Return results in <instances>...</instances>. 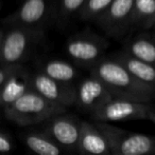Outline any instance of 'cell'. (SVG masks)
I'll list each match as a JSON object with an SVG mask.
<instances>
[{
    "instance_id": "obj_1",
    "label": "cell",
    "mask_w": 155,
    "mask_h": 155,
    "mask_svg": "<svg viewBox=\"0 0 155 155\" xmlns=\"http://www.w3.org/2000/svg\"><path fill=\"white\" fill-rule=\"evenodd\" d=\"M91 75L101 80L114 97L143 104H150L155 98L154 89L138 81L115 58L100 59L93 67Z\"/></svg>"
},
{
    "instance_id": "obj_2",
    "label": "cell",
    "mask_w": 155,
    "mask_h": 155,
    "mask_svg": "<svg viewBox=\"0 0 155 155\" xmlns=\"http://www.w3.org/2000/svg\"><path fill=\"white\" fill-rule=\"evenodd\" d=\"M68 109L48 101L35 91L30 89L14 104L4 108L8 119L19 126H31L49 121L58 115L64 114Z\"/></svg>"
},
{
    "instance_id": "obj_3",
    "label": "cell",
    "mask_w": 155,
    "mask_h": 155,
    "mask_svg": "<svg viewBox=\"0 0 155 155\" xmlns=\"http://www.w3.org/2000/svg\"><path fill=\"white\" fill-rule=\"evenodd\" d=\"M95 124L104 134L112 153L117 155L155 154V136L129 132L111 124Z\"/></svg>"
},
{
    "instance_id": "obj_4",
    "label": "cell",
    "mask_w": 155,
    "mask_h": 155,
    "mask_svg": "<svg viewBox=\"0 0 155 155\" xmlns=\"http://www.w3.org/2000/svg\"><path fill=\"white\" fill-rule=\"evenodd\" d=\"M151 106L126 98L112 97L91 113L95 123H119L147 119Z\"/></svg>"
},
{
    "instance_id": "obj_5",
    "label": "cell",
    "mask_w": 155,
    "mask_h": 155,
    "mask_svg": "<svg viewBox=\"0 0 155 155\" xmlns=\"http://www.w3.org/2000/svg\"><path fill=\"white\" fill-rule=\"evenodd\" d=\"M110 45L108 41L102 36L93 33H79L66 42V52L69 57L83 65H95L101 59Z\"/></svg>"
},
{
    "instance_id": "obj_6",
    "label": "cell",
    "mask_w": 155,
    "mask_h": 155,
    "mask_svg": "<svg viewBox=\"0 0 155 155\" xmlns=\"http://www.w3.org/2000/svg\"><path fill=\"white\" fill-rule=\"evenodd\" d=\"M81 132V120L67 113L58 115L48 121L45 134L62 149L78 151Z\"/></svg>"
},
{
    "instance_id": "obj_7",
    "label": "cell",
    "mask_w": 155,
    "mask_h": 155,
    "mask_svg": "<svg viewBox=\"0 0 155 155\" xmlns=\"http://www.w3.org/2000/svg\"><path fill=\"white\" fill-rule=\"evenodd\" d=\"M31 90L35 91L48 101L68 109L76 104V87L51 79L44 73H37L31 78Z\"/></svg>"
},
{
    "instance_id": "obj_8",
    "label": "cell",
    "mask_w": 155,
    "mask_h": 155,
    "mask_svg": "<svg viewBox=\"0 0 155 155\" xmlns=\"http://www.w3.org/2000/svg\"><path fill=\"white\" fill-rule=\"evenodd\" d=\"M112 97L114 96L105 84L97 77L90 75L81 80L76 87L75 106L91 114Z\"/></svg>"
},
{
    "instance_id": "obj_9",
    "label": "cell",
    "mask_w": 155,
    "mask_h": 155,
    "mask_svg": "<svg viewBox=\"0 0 155 155\" xmlns=\"http://www.w3.org/2000/svg\"><path fill=\"white\" fill-rule=\"evenodd\" d=\"M134 0H114L96 22L111 36H119L132 25Z\"/></svg>"
},
{
    "instance_id": "obj_10",
    "label": "cell",
    "mask_w": 155,
    "mask_h": 155,
    "mask_svg": "<svg viewBox=\"0 0 155 155\" xmlns=\"http://www.w3.org/2000/svg\"><path fill=\"white\" fill-rule=\"evenodd\" d=\"M36 33L27 29H14L10 31L2 40L0 57L8 67H14L27 54L32 41L35 40Z\"/></svg>"
},
{
    "instance_id": "obj_11",
    "label": "cell",
    "mask_w": 155,
    "mask_h": 155,
    "mask_svg": "<svg viewBox=\"0 0 155 155\" xmlns=\"http://www.w3.org/2000/svg\"><path fill=\"white\" fill-rule=\"evenodd\" d=\"M82 155H111L110 146L103 133L96 126L86 120H81V132L78 151Z\"/></svg>"
},
{
    "instance_id": "obj_12",
    "label": "cell",
    "mask_w": 155,
    "mask_h": 155,
    "mask_svg": "<svg viewBox=\"0 0 155 155\" xmlns=\"http://www.w3.org/2000/svg\"><path fill=\"white\" fill-rule=\"evenodd\" d=\"M31 78L19 67L0 87V107L11 106L31 89Z\"/></svg>"
},
{
    "instance_id": "obj_13",
    "label": "cell",
    "mask_w": 155,
    "mask_h": 155,
    "mask_svg": "<svg viewBox=\"0 0 155 155\" xmlns=\"http://www.w3.org/2000/svg\"><path fill=\"white\" fill-rule=\"evenodd\" d=\"M124 53L155 67V36L139 34L125 43Z\"/></svg>"
},
{
    "instance_id": "obj_14",
    "label": "cell",
    "mask_w": 155,
    "mask_h": 155,
    "mask_svg": "<svg viewBox=\"0 0 155 155\" xmlns=\"http://www.w3.org/2000/svg\"><path fill=\"white\" fill-rule=\"evenodd\" d=\"M115 59L120 62L138 81L155 90V67L131 57L126 53H119Z\"/></svg>"
},
{
    "instance_id": "obj_15",
    "label": "cell",
    "mask_w": 155,
    "mask_h": 155,
    "mask_svg": "<svg viewBox=\"0 0 155 155\" xmlns=\"http://www.w3.org/2000/svg\"><path fill=\"white\" fill-rule=\"evenodd\" d=\"M48 0H26L16 14L17 20L23 25H35L47 17Z\"/></svg>"
},
{
    "instance_id": "obj_16",
    "label": "cell",
    "mask_w": 155,
    "mask_h": 155,
    "mask_svg": "<svg viewBox=\"0 0 155 155\" xmlns=\"http://www.w3.org/2000/svg\"><path fill=\"white\" fill-rule=\"evenodd\" d=\"M51 79L63 84H71L78 76V71L71 63L60 59L49 60L44 64L43 72Z\"/></svg>"
},
{
    "instance_id": "obj_17",
    "label": "cell",
    "mask_w": 155,
    "mask_h": 155,
    "mask_svg": "<svg viewBox=\"0 0 155 155\" xmlns=\"http://www.w3.org/2000/svg\"><path fill=\"white\" fill-rule=\"evenodd\" d=\"M26 146L36 155H63V149L45 133H29L25 137Z\"/></svg>"
},
{
    "instance_id": "obj_18",
    "label": "cell",
    "mask_w": 155,
    "mask_h": 155,
    "mask_svg": "<svg viewBox=\"0 0 155 155\" xmlns=\"http://www.w3.org/2000/svg\"><path fill=\"white\" fill-rule=\"evenodd\" d=\"M132 25L145 30L154 27L155 0H134Z\"/></svg>"
},
{
    "instance_id": "obj_19",
    "label": "cell",
    "mask_w": 155,
    "mask_h": 155,
    "mask_svg": "<svg viewBox=\"0 0 155 155\" xmlns=\"http://www.w3.org/2000/svg\"><path fill=\"white\" fill-rule=\"evenodd\" d=\"M114 0H86L81 8L80 16L84 20L96 21L106 10Z\"/></svg>"
},
{
    "instance_id": "obj_20",
    "label": "cell",
    "mask_w": 155,
    "mask_h": 155,
    "mask_svg": "<svg viewBox=\"0 0 155 155\" xmlns=\"http://www.w3.org/2000/svg\"><path fill=\"white\" fill-rule=\"evenodd\" d=\"M86 0H61L60 11L62 16H70L80 12Z\"/></svg>"
},
{
    "instance_id": "obj_21",
    "label": "cell",
    "mask_w": 155,
    "mask_h": 155,
    "mask_svg": "<svg viewBox=\"0 0 155 155\" xmlns=\"http://www.w3.org/2000/svg\"><path fill=\"white\" fill-rule=\"evenodd\" d=\"M13 145L11 139L4 134L0 133V153H9L12 150Z\"/></svg>"
},
{
    "instance_id": "obj_22",
    "label": "cell",
    "mask_w": 155,
    "mask_h": 155,
    "mask_svg": "<svg viewBox=\"0 0 155 155\" xmlns=\"http://www.w3.org/2000/svg\"><path fill=\"white\" fill-rule=\"evenodd\" d=\"M16 69H17L16 65H14V67H8L6 69H0V87L8 80V78L14 73Z\"/></svg>"
},
{
    "instance_id": "obj_23",
    "label": "cell",
    "mask_w": 155,
    "mask_h": 155,
    "mask_svg": "<svg viewBox=\"0 0 155 155\" xmlns=\"http://www.w3.org/2000/svg\"><path fill=\"white\" fill-rule=\"evenodd\" d=\"M148 119H150L155 124V107H153V108L151 107V109L149 111V114H148Z\"/></svg>"
},
{
    "instance_id": "obj_24",
    "label": "cell",
    "mask_w": 155,
    "mask_h": 155,
    "mask_svg": "<svg viewBox=\"0 0 155 155\" xmlns=\"http://www.w3.org/2000/svg\"><path fill=\"white\" fill-rule=\"evenodd\" d=\"M2 40H3V37L0 35V54H1V48H2Z\"/></svg>"
},
{
    "instance_id": "obj_25",
    "label": "cell",
    "mask_w": 155,
    "mask_h": 155,
    "mask_svg": "<svg viewBox=\"0 0 155 155\" xmlns=\"http://www.w3.org/2000/svg\"><path fill=\"white\" fill-rule=\"evenodd\" d=\"M111 155H117V154H114V153H112V154H111Z\"/></svg>"
},
{
    "instance_id": "obj_26",
    "label": "cell",
    "mask_w": 155,
    "mask_h": 155,
    "mask_svg": "<svg viewBox=\"0 0 155 155\" xmlns=\"http://www.w3.org/2000/svg\"><path fill=\"white\" fill-rule=\"evenodd\" d=\"M153 155H155V154H153Z\"/></svg>"
},
{
    "instance_id": "obj_27",
    "label": "cell",
    "mask_w": 155,
    "mask_h": 155,
    "mask_svg": "<svg viewBox=\"0 0 155 155\" xmlns=\"http://www.w3.org/2000/svg\"><path fill=\"white\" fill-rule=\"evenodd\" d=\"M154 27H155V25H154Z\"/></svg>"
}]
</instances>
